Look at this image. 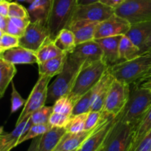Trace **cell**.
Returning <instances> with one entry per match:
<instances>
[{"instance_id": "obj_36", "label": "cell", "mask_w": 151, "mask_h": 151, "mask_svg": "<svg viewBox=\"0 0 151 151\" xmlns=\"http://www.w3.org/2000/svg\"><path fill=\"white\" fill-rule=\"evenodd\" d=\"M8 17L30 19L28 10L24 6L17 2H12V1L10 2V6H9Z\"/></svg>"}, {"instance_id": "obj_23", "label": "cell", "mask_w": 151, "mask_h": 151, "mask_svg": "<svg viewBox=\"0 0 151 151\" xmlns=\"http://www.w3.org/2000/svg\"><path fill=\"white\" fill-rule=\"evenodd\" d=\"M66 133V130L65 128L52 127L41 136L38 151H55Z\"/></svg>"}, {"instance_id": "obj_58", "label": "cell", "mask_w": 151, "mask_h": 151, "mask_svg": "<svg viewBox=\"0 0 151 151\" xmlns=\"http://www.w3.org/2000/svg\"><path fill=\"white\" fill-rule=\"evenodd\" d=\"M3 96H4V95H3V94H1V93H0V99H1V97H3Z\"/></svg>"}, {"instance_id": "obj_48", "label": "cell", "mask_w": 151, "mask_h": 151, "mask_svg": "<svg viewBox=\"0 0 151 151\" xmlns=\"http://www.w3.org/2000/svg\"><path fill=\"white\" fill-rule=\"evenodd\" d=\"M137 86H140L142 87H144V88H148V89L151 90V78H147V79L144 80V81H141L139 83H134Z\"/></svg>"}, {"instance_id": "obj_30", "label": "cell", "mask_w": 151, "mask_h": 151, "mask_svg": "<svg viewBox=\"0 0 151 151\" xmlns=\"http://www.w3.org/2000/svg\"><path fill=\"white\" fill-rule=\"evenodd\" d=\"M110 116H111V115L108 114L103 111H89L87 114L86 120L85 131H90V130L97 128Z\"/></svg>"}, {"instance_id": "obj_6", "label": "cell", "mask_w": 151, "mask_h": 151, "mask_svg": "<svg viewBox=\"0 0 151 151\" xmlns=\"http://www.w3.org/2000/svg\"><path fill=\"white\" fill-rule=\"evenodd\" d=\"M135 127V125L124 122L119 114L116 116L114 124L105 140L104 151L128 150Z\"/></svg>"}, {"instance_id": "obj_53", "label": "cell", "mask_w": 151, "mask_h": 151, "mask_svg": "<svg viewBox=\"0 0 151 151\" xmlns=\"http://www.w3.org/2000/svg\"><path fill=\"white\" fill-rule=\"evenodd\" d=\"M9 1V2H11V1H13V0H0V1Z\"/></svg>"}, {"instance_id": "obj_31", "label": "cell", "mask_w": 151, "mask_h": 151, "mask_svg": "<svg viewBox=\"0 0 151 151\" xmlns=\"http://www.w3.org/2000/svg\"><path fill=\"white\" fill-rule=\"evenodd\" d=\"M53 112L72 116L75 103L68 95L60 97L53 103Z\"/></svg>"}, {"instance_id": "obj_43", "label": "cell", "mask_w": 151, "mask_h": 151, "mask_svg": "<svg viewBox=\"0 0 151 151\" xmlns=\"http://www.w3.org/2000/svg\"><path fill=\"white\" fill-rule=\"evenodd\" d=\"M125 0H99L98 1L101 2L102 4H105L106 6L112 7L115 10L116 7H119Z\"/></svg>"}, {"instance_id": "obj_10", "label": "cell", "mask_w": 151, "mask_h": 151, "mask_svg": "<svg viewBox=\"0 0 151 151\" xmlns=\"http://www.w3.org/2000/svg\"><path fill=\"white\" fill-rule=\"evenodd\" d=\"M114 13V9L105 5L100 1L81 4L77 5L75 7L70 23L75 22L100 23L109 19Z\"/></svg>"}, {"instance_id": "obj_4", "label": "cell", "mask_w": 151, "mask_h": 151, "mask_svg": "<svg viewBox=\"0 0 151 151\" xmlns=\"http://www.w3.org/2000/svg\"><path fill=\"white\" fill-rule=\"evenodd\" d=\"M151 107V90L136 85L131 91L129 100L120 113L124 122L137 126Z\"/></svg>"}, {"instance_id": "obj_5", "label": "cell", "mask_w": 151, "mask_h": 151, "mask_svg": "<svg viewBox=\"0 0 151 151\" xmlns=\"http://www.w3.org/2000/svg\"><path fill=\"white\" fill-rule=\"evenodd\" d=\"M77 5V0H52L47 23L52 40L55 39L61 29L67 28Z\"/></svg>"}, {"instance_id": "obj_12", "label": "cell", "mask_w": 151, "mask_h": 151, "mask_svg": "<svg viewBox=\"0 0 151 151\" xmlns=\"http://www.w3.org/2000/svg\"><path fill=\"white\" fill-rule=\"evenodd\" d=\"M131 24L126 19L114 13L111 17L97 24L94 40L108 37L124 35L128 32Z\"/></svg>"}, {"instance_id": "obj_27", "label": "cell", "mask_w": 151, "mask_h": 151, "mask_svg": "<svg viewBox=\"0 0 151 151\" xmlns=\"http://www.w3.org/2000/svg\"><path fill=\"white\" fill-rule=\"evenodd\" d=\"M17 70L14 64L0 59V93L4 95L9 84L12 82Z\"/></svg>"}, {"instance_id": "obj_60", "label": "cell", "mask_w": 151, "mask_h": 151, "mask_svg": "<svg viewBox=\"0 0 151 151\" xmlns=\"http://www.w3.org/2000/svg\"><path fill=\"white\" fill-rule=\"evenodd\" d=\"M0 52H2L1 51V47H0Z\"/></svg>"}, {"instance_id": "obj_18", "label": "cell", "mask_w": 151, "mask_h": 151, "mask_svg": "<svg viewBox=\"0 0 151 151\" xmlns=\"http://www.w3.org/2000/svg\"><path fill=\"white\" fill-rule=\"evenodd\" d=\"M2 58L14 65L38 63L36 53L21 46L3 52Z\"/></svg>"}, {"instance_id": "obj_37", "label": "cell", "mask_w": 151, "mask_h": 151, "mask_svg": "<svg viewBox=\"0 0 151 151\" xmlns=\"http://www.w3.org/2000/svg\"><path fill=\"white\" fill-rule=\"evenodd\" d=\"M72 116L63 114L53 112L49 119V124L52 127L56 128H66L70 121Z\"/></svg>"}, {"instance_id": "obj_61", "label": "cell", "mask_w": 151, "mask_h": 151, "mask_svg": "<svg viewBox=\"0 0 151 151\" xmlns=\"http://www.w3.org/2000/svg\"><path fill=\"white\" fill-rule=\"evenodd\" d=\"M150 78H151V77H150Z\"/></svg>"}, {"instance_id": "obj_17", "label": "cell", "mask_w": 151, "mask_h": 151, "mask_svg": "<svg viewBox=\"0 0 151 151\" xmlns=\"http://www.w3.org/2000/svg\"><path fill=\"white\" fill-rule=\"evenodd\" d=\"M122 35L95 39L103 52V60L110 68L119 63V47Z\"/></svg>"}, {"instance_id": "obj_3", "label": "cell", "mask_w": 151, "mask_h": 151, "mask_svg": "<svg viewBox=\"0 0 151 151\" xmlns=\"http://www.w3.org/2000/svg\"><path fill=\"white\" fill-rule=\"evenodd\" d=\"M82 67L81 63L72 58L67 54L63 70L57 75L54 82L49 86L46 104L54 103L60 97L69 95L77 75Z\"/></svg>"}, {"instance_id": "obj_24", "label": "cell", "mask_w": 151, "mask_h": 151, "mask_svg": "<svg viewBox=\"0 0 151 151\" xmlns=\"http://www.w3.org/2000/svg\"><path fill=\"white\" fill-rule=\"evenodd\" d=\"M151 131V107L135 127L131 144L127 151H134L142 140Z\"/></svg>"}, {"instance_id": "obj_44", "label": "cell", "mask_w": 151, "mask_h": 151, "mask_svg": "<svg viewBox=\"0 0 151 151\" xmlns=\"http://www.w3.org/2000/svg\"><path fill=\"white\" fill-rule=\"evenodd\" d=\"M10 2L7 1H0V14L4 16H8Z\"/></svg>"}, {"instance_id": "obj_46", "label": "cell", "mask_w": 151, "mask_h": 151, "mask_svg": "<svg viewBox=\"0 0 151 151\" xmlns=\"http://www.w3.org/2000/svg\"><path fill=\"white\" fill-rule=\"evenodd\" d=\"M40 139H41V136L32 139V142H31L30 145H29V147H28L27 150V151H38V144H39Z\"/></svg>"}, {"instance_id": "obj_52", "label": "cell", "mask_w": 151, "mask_h": 151, "mask_svg": "<svg viewBox=\"0 0 151 151\" xmlns=\"http://www.w3.org/2000/svg\"><path fill=\"white\" fill-rule=\"evenodd\" d=\"M18 1H26V2H28V3H29V4H30V3L32 2V1H33V0H18Z\"/></svg>"}, {"instance_id": "obj_15", "label": "cell", "mask_w": 151, "mask_h": 151, "mask_svg": "<svg viewBox=\"0 0 151 151\" xmlns=\"http://www.w3.org/2000/svg\"><path fill=\"white\" fill-rule=\"evenodd\" d=\"M114 80V78L108 69L98 83L92 88L90 111H103L108 92Z\"/></svg>"}, {"instance_id": "obj_34", "label": "cell", "mask_w": 151, "mask_h": 151, "mask_svg": "<svg viewBox=\"0 0 151 151\" xmlns=\"http://www.w3.org/2000/svg\"><path fill=\"white\" fill-rule=\"evenodd\" d=\"M53 113L52 106H44L31 114L30 119L33 125L35 124H47L50 116Z\"/></svg>"}, {"instance_id": "obj_14", "label": "cell", "mask_w": 151, "mask_h": 151, "mask_svg": "<svg viewBox=\"0 0 151 151\" xmlns=\"http://www.w3.org/2000/svg\"><path fill=\"white\" fill-rule=\"evenodd\" d=\"M116 116H110L81 145L80 151H99L103 146L104 142L114 124Z\"/></svg>"}, {"instance_id": "obj_28", "label": "cell", "mask_w": 151, "mask_h": 151, "mask_svg": "<svg viewBox=\"0 0 151 151\" xmlns=\"http://www.w3.org/2000/svg\"><path fill=\"white\" fill-rule=\"evenodd\" d=\"M55 44L65 53H69L76 47L75 37L73 32L68 28H64L59 32L54 40Z\"/></svg>"}, {"instance_id": "obj_55", "label": "cell", "mask_w": 151, "mask_h": 151, "mask_svg": "<svg viewBox=\"0 0 151 151\" xmlns=\"http://www.w3.org/2000/svg\"><path fill=\"white\" fill-rule=\"evenodd\" d=\"M99 151H104V148H103V146L101 147V148H100V150H99Z\"/></svg>"}, {"instance_id": "obj_11", "label": "cell", "mask_w": 151, "mask_h": 151, "mask_svg": "<svg viewBox=\"0 0 151 151\" xmlns=\"http://www.w3.org/2000/svg\"><path fill=\"white\" fill-rule=\"evenodd\" d=\"M49 40L52 39L47 25L40 22H30L19 38V46L36 52Z\"/></svg>"}, {"instance_id": "obj_35", "label": "cell", "mask_w": 151, "mask_h": 151, "mask_svg": "<svg viewBox=\"0 0 151 151\" xmlns=\"http://www.w3.org/2000/svg\"><path fill=\"white\" fill-rule=\"evenodd\" d=\"M88 113L72 116L70 121L66 127V132L71 134H76L85 131L86 120Z\"/></svg>"}, {"instance_id": "obj_54", "label": "cell", "mask_w": 151, "mask_h": 151, "mask_svg": "<svg viewBox=\"0 0 151 151\" xmlns=\"http://www.w3.org/2000/svg\"><path fill=\"white\" fill-rule=\"evenodd\" d=\"M2 58V52H0V59H1Z\"/></svg>"}, {"instance_id": "obj_26", "label": "cell", "mask_w": 151, "mask_h": 151, "mask_svg": "<svg viewBox=\"0 0 151 151\" xmlns=\"http://www.w3.org/2000/svg\"><path fill=\"white\" fill-rule=\"evenodd\" d=\"M119 63L128 61L140 55V50L138 47L131 41L126 35H122L119 47Z\"/></svg>"}, {"instance_id": "obj_9", "label": "cell", "mask_w": 151, "mask_h": 151, "mask_svg": "<svg viewBox=\"0 0 151 151\" xmlns=\"http://www.w3.org/2000/svg\"><path fill=\"white\" fill-rule=\"evenodd\" d=\"M51 79V77L39 75V78L28 97L24 107L18 118L16 124H19L28 116H30L35 111L45 106L48 94L49 83Z\"/></svg>"}, {"instance_id": "obj_1", "label": "cell", "mask_w": 151, "mask_h": 151, "mask_svg": "<svg viewBox=\"0 0 151 151\" xmlns=\"http://www.w3.org/2000/svg\"><path fill=\"white\" fill-rule=\"evenodd\" d=\"M150 69L151 51L117 63L109 68V70L115 80L131 85L142 79Z\"/></svg>"}, {"instance_id": "obj_49", "label": "cell", "mask_w": 151, "mask_h": 151, "mask_svg": "<svg viewBox=\"0 0 151 151\" xmlns=\"http://www.w3.org/2000/svg\"><path fill=\"white\" fill-rule=\"evenodd\" d=\"M99 0H77V3L78 5H81V4H91V3L97 2Z\"/></svg>"}, {"instance_id": "obj_2", "label": "cell", "mask_w": 151, "mask_h": 151, "mask_svg": "<svg viewBox=\"0 0 151 151\" xmlns=\"http://www.w3.org/2000/svg\"><path fill=\"white\" fill-rule=\"evenodd\" d=\"M108 69L109 67L103 60H98L81 68L68 95L75 104L83 95L92 89L98 83Z\"/></svg>"}, {"instance_id": "obj_25", "label": "cell", "mask_w": 151, "mask_h": 151, "mask_svg": "<svg viewBox=\"0 0 151 151\" xmlns=\"http://www.w3.org/2000/svg\"><path fill=\"white\" fill-rule=\"evenodd\" d=\"M68 53H63L58 57L43 63H38L39 75H45L53 78L62 72L67 58Z\"/></svg>"}, {"instance_id": "obj_33", "label": "cell", "mask_w": 151, "mask_h": 151, "mask_svg": "<svg viewBox=\"0 0 151 151\" xmlns=\"http://www.w3.org/2000/svg\"><path fill=\"white\" fill-rule=\"evenodd\" d=\"M91 97H92V89L83 95L76 102L74 106L72 116L88 113L91 106Z\"/></svg>"}, {"instance_id": "obj_21", "label": "cell", "mask_w": 151, "mask_h": 151, "mask_svg": "<svg viewBox=\"0 0 151 151\" xmlns=\"http://www.w3.org/2000/svg\"><path fill=\"white\" fill-rule=\"evenodd\" d=\"M52 0H33L27 10L31 22H40L47 26Z\"/></svg>"}, {"instance_id": "obj_19", "label": "cell", "mask_w": 151, "mask_h": 151, "mask_svg": "<svg viewBox=\"0 0 151 151\" xmlns=\"http://www.w3.org/2000/svg\"><path fill=\"white\" fill-rule=\"evenodd\" d=\"M97 128L90 131H81L76 134L66 132L62 137L61 140L58 143L55 151H75L78 150Z\"/></svg>"}, {"instance_id": "obj_47", "label": "cell", "mask_w": 151, "mask_h": 151, "mask_svg": "<svg viewBox=\"0 0 151 151\" xmlns=\"http://www.w3.org/2000/svg\"><path fill=\"white\" fill-rule=\"evenodd\" d=\"M8 16H4L0 14V28L5 32L6 27H7V22H8Z\"/></svg>"}, {"instance_id": "obj_40", "label": "cell", "mask_w": 151, "mask_h": 151, "mask_svg": "<svg viewBox=\"0 0 151 151\" xmlns=\"http://www.w3.org/2000/svg\"><path fill=\"white\" fill-rule=\"evenodd\" d=\"M24 31L25 29H22V28L16 26V24H14L10 21V18H9L8 22H7V27H6L5 29L6 33L14 35V36L18 37V38H21V37L24 35Z\"/></svg>"}, {"instance_id": "obj_22", "label": "cell", "mask_w": 151, "mask_h": 151, "mask_svg": "<svg viewBox=\"0 0 151 151\" xmlns=\"http://www.w3.org/2000/svg\"><path fill=\"white\" fill-rule=\"evenodd\" d=\"M125 35L140 50L146 40L151 35V20L132 24Z\"/></svg>"}, {"instance_id": "obj_56", "label": "cell", "mask_w": 151, "mask_h": 151, "mask_svg": "<svg viewBox=\"0 0 151 151\" xmlns=\"http://www.w3.org/2000/svg\"><path fill=\"white\" fill-rule=\"evenodd\" d=\"M1 131H3V128L2 127H0V132H1Z\"/></svg>"}, {"instance_id": "obj_7", "label": "cell", "mask_w": 151, "mask_h": 151, "mask_svg": "<svg viewBox=\"0 0 151 151\" xmlns=\"http://www.w3.org/2000/svg\"><path fill=\"white\" fill-rule=\"evenodd\" d=\"M130 86L117 80H114L106 97L103 111L111 116H118L129 100L131 94Z\"/></svg>"}, {"instance_id": "obj_42", "label": "cell", "mask_w": 151, "mask_h": 151, "mask_svg": "<svg viewBox=\"0 0 151 151\" xmlns=\"http://www.w3.org/2000/svg\"><path fill=\"white\" fill-rule=\"evenodd\" d=\"M10 19L14 24L23 29H26L27 27L31 22L30 19H23V18H10Z\"/></svg>"}, {"instance_id": "obj_59", "label": "cell", "mask_w": 151, "mask_h": 151, "mask_svg": "<svg viewBox=\"0 0 151 151\" xmlns=\"http://www.w3.org/2000/svg\"><path fill=\"white\" fill-rule=\"evenodd\" d=\"M80 148H81V147H80ZM80 148H78V150H75V151H80Z\"/></svg>"}, {"instance_id": "obj_32", "label": "cell", "mask_w": 151, "mask_h": 151, "mask_svg": "<svg viewBox=\"0 0 151 151\" xmlns=\"http://www.w3.org/2000/svg\"><path fill=\"white\" fill-rule=\"evenodd\" d=\"M52 127L50 125L49 123L47 124H35V125H32V126L29 128V129L28 130L27 132L23 136V137H21L20 139L18 141L17 145H20L21 143L24 142L25 141H27V140L31 139H34L35 137H38L39 136H41L42 134H44V133L47 132Z\"/></svg>"}, {"instance_id": "obj_13", "label": "cell", "mask_w": 151, "mask_h": 151, "mask_svg": "<svg viewBox=\"0 0 151 151\" xmlns=\"http://www.w3.org/2000/svg\"><path fill=\"white\" fill-rule=\"evenodd\" d=\"M68 55L81 63L83 66L103 60V58L102 48L95 40L77 44L74 50Z\"/></svg>"}, {"instance_id": "obj_57", "label": "cell", "mask_w": 151, "mask_h": 151, "mask_svg": "<svg viewBox=\"0 0 151 151\" xmlns=\"http://www.w3.org/2000/svg\"><path fill=\"white\" fill-rule=\"evenodd\" d=\"M3 134H4V131H1V132H0V137H1V136Z\"/></svg>"}, {"instance_id": "obj_50", "label": "cell", "mask_w": 151, "mask_h": 151, "mask_svg": "<svg viewBox=\"0 0 151 151\" xmlns=\"http://www.w3.org/2000/svg\"><path fill=\"white\" fill-rule=\"evenodd\" d=\"M150 77H151V69H150V70H149V72H147V74H146V75L144 77V78H142V80H140L139 81V82H137V83H139V82H141V81H144V80H145V79H147V78H150Z\"/></svg>"}, {"instance_id": "obj_29", "label": "cell", "mask_w": 151, "mask_h": 151, "mask_svg": "<svg viewBox=\"0 0 151 151\" xmlns=\"http://www.w3.org/2000/svg\"><path fill=\"white\" fill-rule=\"evenodd\" d=\"M35 53H36L37 58H38V63H43V62L58 57L65 52L61 51L55 44L53 40H49Z\"/></svg>"}, {"instance_id": "obj_20", "label": "cell", "mask_w": 151, "mask_h": 151, "mask_svg": "<svg viewBox=\"0 0 151 151\" xmlns=\"http://www.w3.org/2000/svg\"><path fill=\"white\" fill-rule=\"evenodd\" d=\"M98 24L97 22L87 23L83 22H75L69 24L67 28L73 32L77 45L94 40L96 29Z\"/></svg>"}, {"instance_id": "obj_39", "label": "cell", "mask_w": 151, "mask_h": 151, "mask_svg": "<svg viewBox=\"0 0 151 151\" xmlns=\"http://www.w3.org/2000/svg\"><path fill=\"white\" fill-rule=\"evenodd\" d=\"M19 46V38L4 32L0 38V47L1 51L3 52L10 49Z\"/></svg>"}, {"instance_id": "obj_45", "label": "cell", "mask_w": 151, "mask_h": 151, "mask_svg": "<svg viewBox=\"0 0 151 151\" xmlns=\"http://www.w3.org/2000/svg\"><path fill=\"white\" fill-rule=\"evenodd\" d=\"M151 51V35L149 36V38H147L145 41V44H143L142 47L140 50V55L145 54L146 52H148Z\"/></svg>"}, {"instance_id": "obj_38", "label": "cell", "mask_w": 151, "mask_h": 151, "mask_svg": "<svg viewBox=\"0 0 151 151\" xmlns=\"http://www.w3.org/2000/svg\"><path fill=\"white\" fill-rule=\"evenodd\" d=\"M12 84V92H11V108H10V114L17 111L22 106H24L27 100L23 99L22 96L19 94L18 91L15 87L13 81Z\"/></svg>"}, {"instance_id": "obj_51", "label": "cell", "mask_w": 151, "mask_h": 151, "mask_svg": "<svg viewBox=\"0 0 151 151\" xmlns=\"http://www.w3.org/2000/svg\"><path fill=\"white\" fill-rule=\"evenodd\" d=\"M4 32H4V31L3 30V29H1V28H0V38H1V36H2L3 35H4Z\"/></svg>"}, {"instance_id": "obj_8", "label": "cell", "mask_w": 151, "mask_h": 151, "mask_svg": "<svg viewBox=\"0 0 151 151\" xmlns=\"http://www.w3.org/2000/svg\"><path fill=\"white\" fill-rule=\"evenodd\" d=\"M114 13L131 24L151 20V0H125Z\"/></svg>"}, {"instance_id": "obj_41", "label": "cell", "mask_w": 151, "mask_h": 151, "mask_svg": "<svg viewBox=\"0 0 151 151\" xmlns=\"http://www.w3.org/2000/svg\"><path fill=\"white\" fill-rule=\"evenodd\" d=\"M134 151H151V131L142 140Z\"/></svg>"}, {"instance_id": "obj_16", "label": "cell", "mask_w": 151, "mask_h": 151, "mask_svg": "<svg viewBox=\"0 0 151 151\" xmlns=\"http://www.w3.org/2000/svg\"><path fill=\"white\" fill-rule=\"evenodd\" d=\"M31 116V115H30ZM30 116H28L24 119L16 124L14 130L10 133L3 134L0 137V151H10L18 145L19 139L23 137L28 131L32 124Z\"/></svg>"}]
</instances>
